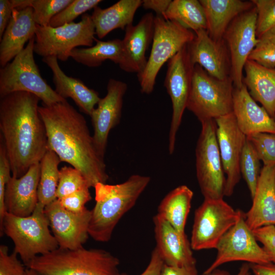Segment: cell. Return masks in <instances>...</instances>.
I'll return each mask as SVG.
<instances>
[{
	"label": "cell",
	"instance_id": "3",
	"mask_svg": "<svg viewBox=\"0 0 275 275\" xmlns=\"http://www.w3.org/2000/svg\"><path fill=\"white\" fill-rule=\"evenodd\" d=\"M150 179L135 174L119 184L97 183L94 187L96 203L91 210L89 236L97 241H108L119 221L133 207Z\"/></svg>",
	"mask_w": 275,
	"mask_h": 275
},
{
	"label": "cell",
	"instance_id": "32",
	"mask_svg": "<svg viewBox=\"0 0 275 275\" xmlns=\"http://www.w3.org/2000/svg\"><path fill=\"white\" fill-rule=\"evenodd\" d=\"M61 162L58 155L47 150L40 163V176L38 189V203L44 207L57 199L59 172Z\"/></svg>",
	"mask_w": 275,
	"mask_h": 275
},
{
	"label": "cell",
	"instance_id": "18",
	"mask_svg": "<svg viewBox=\"0 0 275 275\" xmlns=\"http://www.w3.org/2000/svg\"><path fill=\"white\" fill-rule=\"evenodd\" d=\"M194 33L195 38L188 45L192 63L199 65L217 79L224 80L230 77V57L224 39L217 41L212 39L206 30Z\"/></svg>",
	"mask_w": 275,
	"mask_h": 275
},
{
	"label": "cell",
	"instance_id": "37",
	"mask_svg": "<svg viewBox=\"0 0 275 275\" xmlns=\"http://www.w3.org/2000/svg\"><path fill=\"white\" fill-rule=\"evenodd\" d=\"M257 39L248 60L265 67L275 69V34H266Z\"/></svg>",
	"mask_w": 275,
	"mask_h": 275
},
{
	"label": "cell",
	"instance_id": "19",
	"mask_svg": "<svg viewBox=\"0 0 275 275\" xmlns=\"http://www.w3.org/2000/svg\"><path fill=\"white\" fill-rule=\"evenodd\" d=\"M154 18L152 13H147L138 24H130L125 30L122 40V57L119 64L124 71L139 75L144 70L148 60L146 53L153 40Z\"/></svg>",
	"mask_w": 275,
	"mask_h": 275
},
{
	"label": "cell",
	"instance_id": "25",
	"mask_svg": "<svg viewBox=\"0 0 275 275\" xmlns=\"http://www.w3.org/2000/svg\"><path fill=\"white\" fill-rule=\"evenodd\" d=\"M58 58L49 56L42 58L52 72L55 91L62 98H70L79 108L90 116L100 98L98 93L87 87L80 79L67 75L59 65Z\"/></svg>",
	"mask_w": 275,
	"mask_h": 275
},
{
	"label": "cell",
	"instance_id": "15",
	"mask_svg": "<svg viewBox=\"0 0 275 275\" xmlns=\"http://www.w3.org/2000/svg\"><path fill=\"white\" fill-rule=\"evenodd\" d=\"M215 121L217 141L226 178L224 196L230 197L241 178L240 160L246 136L238 126L233 112L215 119Z\"/></svg>",
	"mask_w": 275,
	"mask_h": 275
},
{
	"label": "cell",
	"instance_id": "33",
	"mask_svg": "<svg viewBox=\"0 0 275 275\" xmlns=\"http://www.w3.org/2000/svg\"><path fill=\"white\" fill-rule=\"evenodd\" d=\"M260 161L254 147L246 139L241 155L240 171L252 199L254 196L261 171Z\"/></svg>",
	"mask_w": 275,
	"mask_h": 275
},
{
	"label": "cell",
	"instance_id": "36",
	"mask_svg": "<svg viewBox=\"0 0 275 275\" xmlns=\"http://www.w3.org/2000/svg\"><path fill=\"white\" fill-rule=\"evenodd\" d=\"M257 11V38L275 34V0H252Z\"/></svg>",
	"mask_w": 275,
	"mask_h": 275
},
{
	"label": "cell",
	"instance_id": "40",
	"mask_svg": "<svg viewBox=\"0 0 275 275\" xmlns=\"http://www.w3.org/2000/svg\"><path fill=\"white\" fill-rule=\"evenodd\" d=\"M11 169L4 140L0 135V227H2L6 209L5 203L6 187L11 177Z\"/></svg>",
	"mask_w": 275,
	"mask_h": 275
},
{
	"label": "cell",
	"instance_id": "12",
	"mask_svg": "<svg viewBox=\"0 0 275 275\" xmlns=\"http://www.w3.org/2000/svg\"><path fill=\"white\" fill-rule=\"evenodd\" d=\"M237 216L238 210H234L223 199H204L195 212L190 241L192 249H215Z\"/></svg>",
	"mask_w": 275,
	"mask_h": 275
},
{
	"label": "cell",
	"instance_id": "5",
	"mask_svg": "<svg viewBox=\"0 0 275 275\" xmlns=\"http://www.w3.org/2000/svg\"><path fill=\"white\" fill-rule=\"evenodd\" d=\"M44 207L38 203L32 214L24 217L6 212L0 228L1 236L5 233L12 239L13 252L20 256L25 266L36 256L59 248L50 232Z\"/></svg>",
	"mask_w": 275,
	"mask_h": 275
},
{
	"label": "cell",
	"instance_id": "31",
	"mask_svg": "<svg viewBox=\"0 0 275 275\" xmlns=\"http://www.w3.org/2000/svg\"><path fill=\"white\" fill-rule=\"evenodd\" d=\"M163 17L194 32L207 28L205 12L200 1H172Z\"/></svg>",
	"mask_w": 275,
	"mask_h": 275
},
{
	"label": "cell",
	"instance_id": "21",
	"mask_svg": "<svg viewBox=\"0 0 275 275\" xmlns=\"http://www.w3.org/2000/svg\"><path fill=\"white\" fill-rule=\"evenodd\" d=\"M40 176V163L31 166L20 178L11 176L5 190L6 212L17 216L32 214L38 203V189Z\"/></svg>",
	"mask_w": 275,
	"mask_h": 275
},
{
	"label": "cell",
	"instance_id": "7",
	"mask_svg": "<svg viewBox=\"0 0 275 275\" xmlns=\"http://www.w3.org/2000/svg\"><path fill=\"white\" fill-rule=\"evenodd\" d=\"M234 88L230 77L224 80L217 79L196 64L186 108L201 123L230 114L233 112Z\"/></svg>",
	"mask_w": 275,
	"mask_h": 275
},
{
	"label": "cell",
	"instance_id": "30",
	"mask_svg": "<svg viewBox=\"0 0 275 275\" xmlns=\"http://www.w3.org/2000/svg\"><path fill=\"white\" fill-rule=\"evenodd\" d=\"M96 43L91 47L75 48L70 58L75 62L89 67L100 66L106 60L119 64L122 53V40L115 39L106 41L95 40Z\"/></svg>",
	"mask_w": 275,
	"mask_h": 275
},
{
	"label": "cell",
	"instance_id": "20",
	"mask_svg": "<svg viewBox=\"0 0 275 275\" xmlns=\"http://www.w3.org/2000/svg\"><path fill=\"white\" fill-rule=\"evenodd\" d=\"M153 223L155 248L164 263L176 267L196 265V260L185 233L178 231L157 214L153 217Z\"/></svg>",
	"mask_w": 275,
	"mask_h": 275
},
{
	"label": "cell",
	"instance_id": "28",
	"mask_svg": "<svg viewBox=\"0 0 275 275\" xmlns=\"http://www.w3.org/2000/svg\"><path fill=\"white\" fill-rule=\"evenodd\" d=\"M142 3V0H120L105 9L96 7L91 15L96 35L102 39L115 29L125 30L132 24L135 13Z\"/></svg>",
	"mask_w": 275,
	"mask_h": 275
},
{
	"label": "cell",
	"instance_id": "8",
	"mask_svg": "<svg viewBox=\"0 0 275 275\" xmlns=\"http://www.w3.org/2000/svg\"><path fill=\"white\" fill-rule=\"evenodd\" d=\"M193 31L179 23L156 15L150 56L143 71L138 75L142 93L149 94L154 90L156 77L163 64L193 41Z\"/></svg>",
	"mask_w": 275,
	"mask_h": 275
},
{
	"label": "cell",
	"instance_id": "22",
	"mask_svg": "<svg viewBox=\"0 0 275 275\" xmlns=\"http://www.w3.org/2000/svg\"><path fill=\"white\" fill-rule=\"evenodd\" d=\"M233 113L238 126L246 136L259 132L275 133V119L257 104L244 84L234 88Z\"/></svg>",
	"mask_w": 275,
	"mask_h": 275
},
{
	"label": "cell",
	"instance_id": "50",
	"mask_svg": "<svg viewBox=\"0 0 275 275\" xmlns=\"http://www.w3.org/2000/svg\"><path fill=\"white\" fill-rule=\"evenodd\" d=\"M25 275H37V274L32 269L26 267Z\"/></svg>",
	"mask_w": 275,
	"mask_h": 275
},
{
	"label": "cell",
	"instance_id": "39",
	"mask_svg": "<svg viewBox=\"0 0 275 275\" xmlns=\"http://www.w3.org/2000/svg\"><path fill=\"white\" fill-rule=\"evenodd\" d=\"M246 136L263 166L275 164V133L259 132Z\"/></svg>",
	"mask_w": 275,
	"mask_h": 275
},
{
	"label": "cell",
	"instance_id": "44",
	"mask_svg": "<svg viewBox=\"0 0 275 275\" xmlns=\"http://www.w3.org/2000/svg\"><path fill=\"white\" fill-rule=\"evenodd\" d=\"M163 264V261L155 248L151 253L150 260L147 267L140 275H161ZM118 275L127 274L123 273Z\"/></svg>",
	"mask_w": 275,
	"mask_h": 275
},
{
	"label": "cell",
	"instance_id": "34",
	"mask_svg": "<svg viewBox=\"0 0 275 275\" xmlns=\"http://www.w3.org/2000/svg\"><path fill=\"white\" fill-rule=\"evenodd\" d=\"M87 187L90 188L86 178L76 169L64 166L60 169L57 199H60Z\"/></svg>",
	"mask_w": 275,
	"mask_h": 275
},
{
	"label": "cell",
	"instance_id": "46",
	"mask_svg": "<svg viewBox=\"0 0 275 275\" xmlns=\"http://www.w3.org/2000/svg\"><path fill=\"white\" fill-rule=\"evenodd\" d=\"M161 275H199L196 265L176 267L164 263Z\"/></svg>",
	"mask_w": 275,
	"mask_h": 275
},
{
	"label": "cell",
	"instance_id": "47",
	"mask_svg": "<svg viewBox=\"0 0 275 275\" xmlns=\"http://www.w3.org/2000/svg\"><path fill=\"white\" fill-rule=\"evenodd\" d=\"M171 0H144L142 6L145 9L153 11L157 16H163Z\"/></svg>",
	"mask_w": 275,
	"mask_h": 275
},
{
	"label": "cell",
	"instance_id": "1",
	"mask_svg": "<svg viewBox=\"0 0 275 275\" xmlns=\"http://www.w3.org/2000/svg\"><path fill=\"white\" fill-rule=\"evenodd\" d=\"M46 128L48 149L61 161L79 171L90 187L108 179L104 157L98 151L86 120L67 100L39 106Z\"/></svg>",
	"mask_w": 275,
	"mask_h": 275
},
{
	"label": "cell",
	"instance_id": "42",
	"mask_svg": "<svg viewBox=\"0 0 275 275\" xmlns=\"http://www.w3.org/2000/svg\"><path fill=\"white\" fill-rule=\"evenodd\" d=\"M91 199L89 187H87L58 200L65 209L76 213L83 211Z\"/></svg>",
	"mask_w": 275,
	"mask_h": 275
},
{
	"label": "cell",
	"instance_id": "2",
	"mask_svg": "<svg viewBox=\"0 0 275 275\" xmlns=\"http://www.w3.org/2000/svg\"><path fill=\"white\" fill-rule=\"evenodd\" d=\"M39 100L34 94L21 91L1 97V135L13 177L20 178L31 166L40 163L48 150Z\"/></svg>",
	"mask_w": 275,
	"mask_h": 275
},
{
	"label": "cell",
	"instance_id": "14",
	"mask_svg": "<svg viewBox=\"0 0 275 275\" xmlns=\"http://www.w3.org/2000/svg\"><path fill=\"white\" fill-rule=\"evenodd\" d=\"M256 20L257 11L254 6L236 17L223 36L230 54V78L235 88L243 85L244 67L257 42Z\"/></svg>",
	"mask_w": 275,
	"mask_h": 275
},
{
	"label": "cell",
	"instance_id": "48",
	"mask_svg": "<svg viewBox=\"0 0 275 275\" xmlns=\"http://www.w3.org/2000/svg\"><path fill=\"white\" fill-rule=\"evenodd\" d=\"M253 275H275V263L250 264Z\"/></svg>",
	"mask_w": 275,
	"mask_h": 275
},
{
	"label": "cell",
	"instance_id": "43",
	"mask_svg": "<svg viewBox=\"0 0 275 275\" xmlns=\"http://www.w3.org/2000/svg\"><path fill=\"white\" fill-rule=\"evenodd\" d=\"M253 232L271 262L275 263V225L265 226L253 230Z\"/></svg>",
	"mask_w": 275,
	"mask_h": 275
},
{
	"label": "cell",
	"instance_id": "45",
	"mask_svg": "<svg viewBox=\"0 0 275 275\" xmlns=\"http://www.w3.org/2000/svg\"><path fill=\"white\" fill-rule=\"evenodd\" d=\"M13 10L10 0H0V39L10 20Z\"/></svg>",
	"mask_w": 275,
	"mask_h": 275
},
{
	"label": "cell",
	"instance_id": "35",
	"mask_svg": "<svg viewBox=\"0 0 275 275\" xmlns=\"http://www.w3.org/2000/svg\"><path fill=\"white\" fill-rule=\"evenodd\" d=\"M73 0H30L35 23L48 26L51 19L68 6Z\"/></svg>",
	"mask_w": 275,
	"mask_h": 275
},
{
	"label": "cell",
	"instance_id": "16",
	"mask_svg": "<svg viewBox=\"0 0 275 275\" xmlns=\"http://www.w3.org/2000/svg\"><path fill=\"white\" fill-rule=\"evenodd\" d=\"M52 235L59 247L75 250L83 246L89 234L91 210L86 208L80 212L65 209L56 199L44 207Z\"/></svg>",
	"mask_w": 275,
	"mask_h": 275
},
{
	"label": "cell",
	"instance_id": "29",
	"mask_svg": "<svg viewBox=\"0 0 275 275\" xmlns=\"http://www.w3.org/2000/svg\"><path fill=\"white\" fill-rule=\"evenodd\" d=\"M194 196L186 185L179 186L169 193L160 203L157 213L176 229L185 233V227Z\"/></svg>",
	"mask_w": 275,
	"mask_h": 275
},
{
	"label": "cell",
	"instance_id": "26",
	"mask_svg": "<svg viewBox=\"0 0 275 275\" xmlns=\"http://www.w3.org/2000/svg\"><path fill=\"white\" fill-rule=\"evenodd\" d=\"M205 14L209 36L217 41L223 39L231 22L240 14L254 7L252 1L241 0H200Z\"/></svg>",
	"mask_w": 275,
	"mask_h": 275
},
{
	"label": "cell",
	"instance_id": "49",
	"mask_svg": "<svg viewBox=\"0 0 275 275\" xmlns=\"http://www.w3.org/2000/svg\"><path fill=\"white\" fill-rule=\"evenodd\" d=\"M252 271L250 263H244L239 268V270L236 275H251ZM204 275H230L226 271L218 269L217 268L212 272Z\"/></svg>",
	"mask_w": 275,
	"mask_h": 275
},
{
	"label": "cell",
	"instance_id": "24",
	"mask_svg": "<svg viewBox=\"0 0 275 275\" xmlns=\"http://www.w3.org/2000/svg\"><path fill=\"white\" fill-rule=\"evenodd\" d=\"M37 28L32 7L14 9L12 17L0 39V65L5 66L24 48L35 36Z\"/></svg>",
	"mask_w": 275,
	"mask_h": 275
},
{
	"label": "cell",
	"instance_id": "10",
	"mask_svg": "<svg viewBox=\"0 0 275 275\" xmlns=\"http://www.w3.org/2000/svg\"><path fill=\"white\" fill-rule=\"evenodd\" d=\"M201 123L196 148L198 184L204 199H223L226 178L217 141L216 124L215 120Z\"/></svg>",
	"mask_w": 275,
	"mask_h": 275
},
{
	"label": "cell",
	"instance_id": "6",
	"mask_svg": "<svg viewBox=\"0 0 275 275\" xmlns=\"http://www.w3.org/2000/svg\"><path fill=\"white\" fill-rule=\"evenodd\" d=\"M34 37L10 62L1 67L0 98L21 91L36 95L45 105L64 101L66 99L58 94L41 76L34 57Z\"/></svg>",
	"mask_w": 275,
	"mask_h": 275
},
{
	"label": "cell",
	"instance_id": "4",
	"mask_svg": "<svg viewBox=\"0 0 275 275\" xmlns=\"http://www.w3.org/2000/svg\"><path fill=\"white\" fill-rule=\"evenodd\" d=\"M119 259L102 249L59 247L26 266L37 275H118Z\"/></svg>",
	"mask_w": 275,
	"mask_h": 275
},
{
	"label": "cell",
	"instance_id": "9",
	"mask_svg": "<svg viewBox=\"0 0 275 275\" xmlns=\"http://www.w3.org/2000/svg\"><path fill=\"white\" fill-rule=\"evenodd\" d=\"M95 29L91 15L85 13L78 22L58 27L37 24L34 53L43 58L54 56L67 61L72 50L78 46L91 47L95 41Z\"/></svg>",
	"mask_w": 275,
	"mask_h": 275
},
{
	"label": "cell",
	"instance_id": "11",
	"mask_svg": "<svg viewBox=\"0 0 275 275\" xmlns=\"http://www.w3.org/2000/svg\"><path fill=\"white\" fill-rule=\"evenodd\" d=\"M215 249L216 258L203 275L232 261H243L250 264L271 262L263 248L258 243L253 231L248 226L245 213L239 209L235 223L221 237Z\"/></svg>",
	"mask_w": 275,
	"mask_h": 275
},
{
	"label": "cell",
	"instance_id": "13",
	"mask_svg": "<svg viewBox=\"0 0 275 275\" xmlns=\"http://www.w3.org/2000/svg\"><path fill=\"white\" fill-rule=\"evenodd\" d=\"M188 45L168 62L164 85L172 103V116L169 135V152L175 150L176 138L180 126L191 88L195 65Z\"/></svg>",
	"mask_w": 275,
	"mask_h": 275
},
{
	"label": "cell",
	"instance_id": "17",
	"mask_svg": "<svg viewBox=\"0 0 275 275\" xmlns=\"http://www.w3.org/2000/svg\"><path fill=\"white\" fill-rule=\"evenodd\" d=\"M106 89L105 96L100 98L97 107L90 115L94 129V142L104 157L109 131L120 121L123 97L127 86L123 81L111 78L108 81Z\"/></svg>",
	"mask_w": 275,
	"mask_h": 275
},
{
	"label": "cell",
	"instance_id": "27",
	"mask_svg": "<svg viewBox=\"0 0 275 275\" xmlns=\"http://www.w3.org/2000/svg\"><path fill=\"white\" fill-rule=\"evenodd\" d=\"M244 71L242 82L250 94L275 119V69L248 60Z\"/></svg>",
	"mask_w": 275,
	"mask_h": 275
},
{
	"label": "cell",
	"instance_id": "41",
	"mask_svg": "<svg viewBox=\"0 0 275 275\" xmlns=\"http://www.w3.org/2000/svg\"><path fill=\"white\" fill-rule=\"evenodd\" d=\"M17 254L8 253L7 245L0 246V275H25L26 268L19 260Z\"/></svg>",
	"mask_w": 275,
	"mask_h": 275
},
{
	"label": "cell",
	"instance_id": "38",
	"mask_svg": "<svg viewBox=\"0 0 275 275\" xmlns=\"http://www.w3.org/2000/svg\"><path fill=\"white\" fill-rule=\"evenodd\" d=\"M101 2L100 0H73L68 6L51 19L49 25L58 27L72 22L79 15L94 9Z\"/></svg>",
	"mask_w": 275,
	"mask_h": 275
},
{
	"label": "cell",
	"instance_id": "23",
	"mask_svg": "<svg viewBox=\"0 0 275 275\" xmlns=\"http://www.w3.org/2000/svg\"><path fill=\"white\" fill-rule=\"evenodd\" d=\"M252 205L245 213V221L253 231L275 225V164L263 166L258 181Z\"/></svg>",
	"mask_w": 275,
	"mask_h": 275
}]
</instances>
